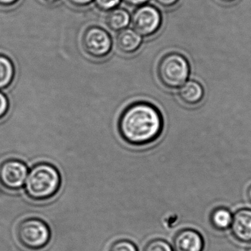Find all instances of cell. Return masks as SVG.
<instances>
[{"mask_svg": "<svg viewBox=\"0 0 251 251\" xmlns=\"http://www.w3.org/2000/svg\"><path fill=\"white\" fill-rule=\"evenodd\" d=\"M144 251H174L171 245L161 239H155L151 241L145 247Z\"/></svg>", "mask_w": 251, "mask_h": 251, "instance_id": "15", "label": "cell"}, {"mask_svg": "<svg viewBox=\"0 0 251 251\" xmlns=\"http://www.w3.org/2000/svg\"><path fill=\"white\" fill-rule=\"evenodd\" d=\"M248 198L249 199L250 202H251V186H250L248 190Z\"/></svg>", "mask_w": 251, "mask_h": 251, "instance_id": "23", "label": "cell"}, {"mask_svg": "<svg viewBox=\"0 0 251 251\" xmlns=\"http://www.w3.org/2000/svg\"><path fill=\"white\" fill-rule=\"evenodd\" d=\"M233 215L227 208L219 207L211 211L210 223L211 226L217 230L223 231L227 230L231 226Z\"/></svg>", "mask_w": 251, "mask_h": 251, "instance_id": "13", "label": "cell"}, {"mask_svg": "<svg viewBox=\"0 0 251 251\" xmlns=\"http://www.w3.org/2000/svg\"><path fill=\"white\" fill-rule=\"evenodd\" d=\"M17 237L23 246L36 251L45 248L49 243L50 229L43 220L32 217L23 220L19 225Z\"/></svg>", "mask_w": 251, "mask_h": 251, "instance_id": "4", "label": "cell"}, {"mask_svg": "<svg viewBox=\"0 0 251 251\" xmlns=\"http://www.w3.org/2000/svg\"><path fill=\"white\" fill-rule=\"evenodd\" d=\"M131 22L133 29L138 34L144 37H151L161 28L162 17L155 7L143 5L134 11Z\"/></svg>", "mask_w": 251, "mask_h": 251, "instance_id": "6", "label": "cell"}, {"mask_svg": "<svg viewBox=\"0 0 251 251\" xmlns=\"http://www.w3.org/2000/svg\"><path fill=\"white\" fill-rule=\"evenodd\" d=\"M123 1L130 6H141L145 5L149 0H123Z\"/></svg>", "mask_w": 251, "mask_h": 251, "instance_id": "21", "label": "cell"}, {"mask_svg": "<svg viewBox=\"0 0 251 251\" xmlns=\"http://www.w3.org/2000/svg\"><path fill=\"white\" fill-rule=\"evenodd\" d=\"M230 229L236 240L242 243L251 242V209L238 210L233 215Z\"/></svg>", "mask_w": 251, "mask_h": 251, "instance_id": "9", "label": "cell"}, {"mask_svg": "<svg viewBox=\"0 0 251 251\" xmlns=\"http://www.w3.org/2000/svg\"><path fill=\"white\" fill-rule=\"evenodd\" d=\"M61 185V177L58 169L49 163H39L27 175L26 193L33 201H46L56 195Z\"/></svg>", "mask_w": 251, "mask_h": 251, "instance_id": "2", "label": "cell"}, {"mask_svg": "<svg viewBox=\"0 0 251 251\" xmlns=\"http://www.w3.org/2000/svg\"><path fill=\"white\" fill-rule=\"evenodd\" d=\"M189 74V61L177 52H170L162 57L157 68V75L161 84L170 89L181 87Z\"/></svg>", "mask_w": 251, "mask_h": 251, "instance_id": "3", "label": "cell"}, {"mask_svg": "<svg viewBox=\"0 0 251 251\" xmlns=\"http://www.w3.org/2000/svg\"><path fill=\"white\" fill-rule=\"evenodd\" d=\"M203 88L196 80H189L180 87L179 97L186 105H196L202 100L204 98Z\"/></svg>", "mask_w": 251, "mask_h": 251, "instance_id": "11", "label": "cell"}, {"mask_svg": "<svg viewBox=\"0 0 251 251\" xmlns=\"http://www.w3.org/2000/svg\"><path fill=\"white\" fill-rule=\"evenodd\" d=\"M27 166L18 159H9L0 165V182L10 190L21 189L28 175Z\"/></svg>", "mask_w": 251, "mask_h": 251, "instance_id": "7", "label": "cell"}, {"mask_svg": "<svg viewBox=\"0 0 251 251\" xmlns=\"http://www.w3.org/2000/svg\"><path fill=\"white\" fill-rule=\"evenodd\" d=\"M142 42L140 35L132 29L120 30L116 38L117 48L125 54L134 53L140 48Z\"/></svg>", "mask_w": 251, "mask_h": 251, "instance_id": "10", "label": "cell"}, {"mask_svg": "<svg viewBox=\"0 0 251 251\" xmlns=\"http://www.w3.org/2000/svg\"><path fill=\"white\" fill-rule=\"evenodd\" d=\"M95 5L102 11H111L120 5L121 0H94Z\"/></svg>", "mask_w": 251, "mask_h": 251, "instance_id": "17", "label": "cell"}, {"mask_svg": "<svg viewBox=\"0 0 251 251\" xmlns=\"http://www.w3.org/2000/svg\"><path fill=\"white\" fill-rule=\"evenodd\" d=\"M70 4L77 7V8H83L90 5L94 0H68Z\"/></svg>", "mask_w": 251, "mask_h": 251, "instance_id": "19", "label": "cell"}, {"mask_svg": "<svg viewBox=\"0 0 251 251\" xmlns=\"http://www.w3.org/2000/svg\"><path fill=\"white\" fill-rule=\"evenodd\" d=\"M109 251H138V249L135 244L130 241L121 239L114 242Z\"/></svg>", "mask_w": 251, "mask_h": 251, "instance_id": "16", "label": "cell"}, {"mask_svg": "<svg viewBox=\"0 0 251 251\" xmlns=\"http://www.w3.org/2000/svg\"><path fill=\"white\" fill-rule=\"evenodd\" d=\"M9 106L8 98L0 92V120H2L8 114Z\"/></svg>", "mask_w": 251, "mask_h": 251, "instance_id": "18", "label": "cell"}, {"mask_svg": "<svg viewBox=\"0 0 251 251\" xmlns=\"http://www.w3.org/2000/svg\"><path fill=\"white\" fill-rule=\"evenodd\" d=\"M82 47L88 55L100 59L109 55L112 48V40L104 29L92 26L86 29L83 33Z\"/></svg>", "mask_w": 251, "mask_h": 251, "instance_id": "5", "label": "cell"}, {"mask_svg": "<svg viewBox=\"0 0 251 251\" xmlns=\"http://www.w3.org/2000/svg\"><path fill=\"white\" fill-rule=\"evenodd\" d=\"M158 5L164 8H171L178 2L179 0H155Z\"/></svg>", "mask_w": 251, "mask_h": 251, "instance_id": "20", "label": "cell"}, {"mask_svg": "<svg viewBox=\"0 0 251 251\" xmlns=\"http://www.w3.org/2000/svg\"><path fill=\"white\" fill-rule=\"evenodd\" d=\"M20 0H0V7L10 8L14 6Z\"/></svg>", "mask_w": 251, "mask_h": 251, "instance_id": "22", "label": "cell"}, {"mask_svg": "<svg viewBox=\"0 0 251 251\" xmlns=\"http://www.w3.org/2000/svg\"><path fill=\"white\" fill-rule=\"evenodd\" d=\"M164 129V119L158 108L148 102L130 104L122 112L118 130L123 140L143 146L158 139Z\"/></svg>", "mask_w": 251, "mask_h": 251, "instance_id": "1", "label": "cell"}, {"mask_svg": "<svg viewBox=\"0 0 251 251\" xmlns=\"http://www.w3.org/2000/svg\"><path fill=\"white\" fill-rule=\"evenodd\" d=\"M15 73L12 61L6 55L0 54V90L6 89L12 83Z\"/></svg>", "mask_w": 251, "mask_h": 251, "instance_id": "14", "label": "cell"}, {"mask_svg": "<svg viewBox=\"0 0 251 251\" xmlns=\"http://www.w3.org/2000/svg\"><path fill=\"white\" fill-rule=\"evenodd\" d=\"M130 20L129 13L126 9L116 8L108 13L105 19V23L111 30L120 31L127 27Z\"/></svg>", "mask_w": 251, "mask_h": 251, "instance_id": "12", "label": "cell"}, {"mask_svg": "<svg viewBox=\"0 0 251 251\" xmlns=\"http://www.w3.org/2000/svg\"><path fill=\"white\" fill-rule=\"evenodd\" d=\"M222 2H227V3H229V2H234L235 0H220Z\"/></svg>", "mask_w": 251, "mask_h": 251, "instance_id": "25", "label": "cell"}, {"mask_svg": "<svg viewBox=\"0 0 251 251\" xmlns=\"http://www.w3.org/2000/svg\"><path fill=\"white\" fill-rule=\"evenodd\" d=\"M205 242L200 232L195 229L180 230L173 239L174 251H203Z\"/></svg>", "mask_w": 251, "mask_h": 251, "instance_id": "8", "label": "cell"}, {"mask_svg": "<svg viewBox=\"0 0 251 251\" xmlns=\"http://www.w3.org/2000/svg\"><path fill=\"white\" fill-rule=\"evenodd\" d=\"M45 2H48V3L53 4L55 2H58L59 0H43Z\"/></svg>", "mask_w": 251, "mask_h": 251, "instance_id": "24", "label": "cell"}]
</instances>
